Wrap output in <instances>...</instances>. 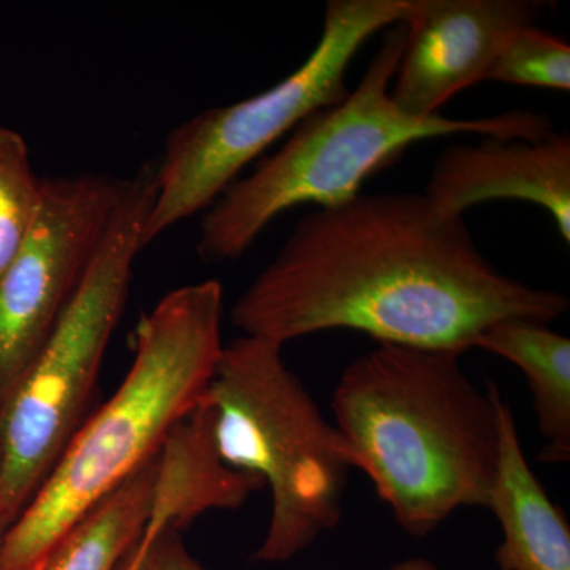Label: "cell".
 <instances>
[{"label": "cell", "mask_w": 570, "mask_h": 570, "mask_svg": "<svg viewBox=\"0 0 570 570\" xmlns=\"http://www.w3.org/2000/svg\"><path fill=\"white\" fill-rule=\"evenodd\" d=\"M568 309L560 292L498 272L464 217L442 216L425 194L360 193L302 217L230 321L283 347L354 330L377 344L463 355L498 322L550 324Z\"/></svg>", "instance_id": "6da1fadb"}, {"label": "cell", "mask_w": 570, "mask_h": 570, "mask_svg": "<svg viewBox=\"0 0 570 570\" xmlns=\"http://www.w3.org/2000/svg\"><path fill=\"white\" fill-rule=\"evenodd\" d=\"M460 356L377 344L344 367L333 390L351 468L415 538L461 509H485L497 469L501 390L475 387Z\"/></svg>", "instance_id": "7a4b0ae2"}, {"label": "cell", "mask_w": 570, "mask_h": 570, "mask_svg": "<svg viewBox=\"0 0 570 570\" xmlns=\"http://www.w3.org/2000/svg\"><path fill=\"white\" fill-rule=\"evenodd\" d=\"M224 287L175 288L141 318L132 366L115 395L78 428L0 542V570H37L82 513L163 449L200 403L223 354Z\"/></svg>", "instance_id": "3957f363"}, {"label": "cell", "mask_w": 570, "mask_h": 570, "mask_svg": "<svg viewBox=\"0 0 570 570\" xmlns=\"http://www.w3.org/2000/svg\"><path fill=\"white\" fill-rule=\"evenodd\" d=\"M403 24L384 33L354 91L303 119L283 146L239 176L206 209L197 253L205 264L236 261L281 214L299 205L335 206L362 193L371 175L387 167L412 142L456 134L542 138L553 122L540 112L515 110L487 118H415L390 97L403 55Z\"/></svg>", "instance_id": "277c9868"}, {"label": "cell", "mask_w": 570, "mask_h": 570, "mask_svg": "<svg viewBox=\"0 0 570 570\" xmlns=\"http://www.w3.org/2000/svg\"><path fill=\"white\" fill-rule=\"evenodd\" d=\"M202 403L224 463L264 482L272 513L254 561L294 560L343 519L348 453L283 346L239 336L224 344Z\"/></svg>", "instance_id": "5b68a950"}, {"label": "cell", "mask_w": 570, "mask_h": 570, "mask_svg": "<svg viewBox=\"0 0 570 570\" xmlns=\"http://www.w3.org/2000/svg\"><path fill=\"white\" fill-rule=\"evenodd\" d=\"M156 164L127 178L121 204L77 294L0 406V521L11 527L85 422L112 332L126 307Z\"/></svg>", "instance_id": "8992f818"}, {"label": "cell", "mask_w": 570, "mask_h": 570, "mask_svg": "<svg viewBox=\"0 0 570 570\" xmlns=\"http://www.w3.org/2000/svg\"><path fill=\"white\" fill-rule=\"evenodd\" d=\"M415 6L417 0H330L321 39L298 69L257 96L209 108L171 129L156 163L142 245L206 212L269 146L314 111L341 102L360 48L374 33L404 24Z\"/></svg>", "instance_id": "52a82bcc"}, {"label": "cell", "mask_w": 570, "mask_h": 570, "mask_svg": "<svg viewBox=\"0 0 570 570\" xmlns=\"http://www.w3.org/2000/svg\"><path fill=\"white\" fill-rule=\"evenodd\" d=\"M127 178H43L36 223L0 277V406L80 287L121 204Z\"/></svg>", "instance_id": "ba28073f"}, {"label": "cell", "mask_w": 570, "mask_h": 570, "mask_svg": "<svg viewBox=\"0 0 570 570\" xmlns=\"http://www.w3.org/2000/svg\"><path fill=\"white\" fill-rule=\"evenodd\" d=\"M540 0H417L404 22L403 55L390 89L415 118L441 115L453 96L485 81L502 41L550 9Z\"/></svg>", "instance_id": "9c48e42d"}, {"label": "cell", "mask_w": 570, "mask_h": 570, "mask_svg": "<svg viewBox=\"0 0 570 570\" xmlns=\"http://www.w3.org/2000/svg\"><path fill=\"white\" fill-rule=\"evenodd\" d=\"M442 216L463 217L494 200L528 202L546 209L570 243V137H485L450 146L434 163L425 193Z\"/></svg>", "instance_id": "30bf717a"}, {"label": "cell", "mask_w": 570, "mask_h": 570, "mask_svg": "<svg viewBox=\"0 0 570 570\" xmlns=\"http://www.w3.org/2000/svg\"><path fill=\"white\" fill-rule=\"evenodd\" d=\"M498 460L487 508L502 531L494 551L501 570H570V527L532 471L512 409L499 392Z\"/></svg>", "instance_id": "8fae6325"}, {"label": "cell", "mask_w": 570, "mask_h": 570, "mask_svg": "<svg viewBox=\"0 0 570 570\" xmlns=\"http://www.w3.org/2000/svg\"><path fill=\"white\" fill-rule=\"evenodd\" d=\"M264 482L224 463L213 441L205 404L176 423L157 453L156 483L146 530L183 531L212 510L242 508Z\"/></svg>", "instance_id": "7c38bea8"}, {"label": "cell", "mask_w": 570, "mask_h": 570, "mask_svg": "<svg viewBox=\"0 0 570 570\" xmlns=\"http://www.w3.org/2000/svg\"><path fill=\"white\" fill-rule=\"evenodd\" d=\"M474 348L490 352L519 367L532 393V406L543 439L538 460L570 461V340L542 322L510 318L489 326Z\"/></svg>", "instance_id": "4fadbf2b"}, {"label": "cell", "mask_w": 570, "mask_h": 570, "mask_svg": "<svg viewBox=\"0 0 570 570\" xmlns=\"http://www.w3.org/2000/svg\"><path fill=\"white\" fill-rule=\"evenodd\" d=\"M157 456L71 524L37 570H118L148 527Z\"/></svg>", "instance_id": "5bb4252c"}, {"label": "cell", "mask_w": 570, "mask_h": 570, "mask_svg": "<svg viewBox=\"0 0 570 570\" xmlns=\"http://www.w3.org/2000/svg\"><path fill=\"white\" fill-rule=\"evenodd\" d=\"M43 194V178L32 167L28 142L0 126V277L24 245Z\"/></svg>", "instance_id": "9a60e30c"}, {"label": "cell", "mask_w": 570, "mask_h": 570, "mask_svg": "<svg viewBox=\"0 0 570 570\" xmlns=\"http://www.w3.org/2000/svg\"><path fill=\"white\" fill-rule=\"evenodd\" d=\"M485 81L568 92L570 47L560 37L524 26L502 41Z\"/></svg>", "instance_id": "2e32d148"}, {"label": "cell", "mask_w": 570, "mask_h": 570, "mask_svg": "<svg viewBox=\"0 0 570 570\" xmlns=\"http://www.w3.org/2000/svg\"><path fill=\"white\" fill-rule=\"evenodd\" d=\"M138 570H208L183 543L181 531L167 528L153 540Z\"/></svg>", "instance_id": "e0dca14e"}, {"label": "cell", "mask_w": 570, "mask_h": 570, "mask_svg": "<svg viewBox=\"0 0 570 570\" xmlns=\"http://www.w3.org/2000/svg\"><path fill=\"white\" fill-rule=\"evenodd\" d=\"M157 532L146 531L142 532L141 539L138 540L137 546L134 547L132 551L127 554L126 560L121 562L118 570H138L140 569V564L142 558H145L146 551H148L149 546L154 539L157 538Z\"/></svg>", "instance_id": "ac0fdd59"}, {"label": "cell", "mask_w": 570, "mask_h": 570, "mask_svg": "<svg viewBox=\"0 0 570 570\" xmlns=\"http://www.w3.org/2000/svg\"><path fill=\"white\" fill-rule=\"evenodd\" d=\"M384 570H442L434 564L433 561L426 560V558L415 557V558H406V560H401L393 562V564L387 566ZM501 570V569H494Z\"/></svg>", "instance_id": "d6986e66"}, {"label": "cell", "mask_w": 570, "mask_h": 570, "mask_svg": "<svg viewBox=\"0 0 570 570\" xmlns=\"http://www.w3.org/2000/svg\"><path fill=\"white\" fill-rule=\"evenodd\" d=\"M7 530H9V527H7V524H3L2 521H0V542H2L3 535H6Z\"/></svg>", "instance_id": "ffe728a7"}, {"label": "cell", "mask_w": 570, "mask_h": 570, "mask_svg": "<svg viewBox=\"0 0 570 570\" xmlns=\"http://www.w3.org/2000/svg\"><path fill=\"white\" fill-rule=\"evenodd\" d=\"M0 474H2V453H0Z\"/></svg>", "instance_id": "44dd1931"}]
</instances>
